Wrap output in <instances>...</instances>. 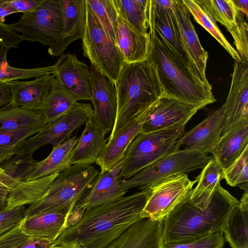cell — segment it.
Segmentation results:
<instances>
[{
    "instance_id": "obj_40",
    "label": "cell",
    "mask_w": 248,
    "mask_h": 248,
    "mask_svg": "<svg viewBox=\"0 0 248 248\" xmlns=\"http://www.w3.org/2000/svg\"><path fill=\"white\" fill-rule=\"evenodd\" d=\"M56 67L54 63L52 65L45 67L21 68L12 67L7 62L0 66V82H9L54 74Z\"/></svg>"
},
{
    "instance_id": "obj_31",
    "label": "cell",
    "mask_w": 248,
    "mask_h": 248,
    "mask_svg": "<svg viewBox=\"0 0 248 248\" xmlns=\"http://www.w3.org/2000/svg\"><path fill=\"white\" fill-rule=\"evenodd\" d=\"M78 103L72 94L55 78L49 93L38 109L45 123L50 124L62 117Z\"/></svg>"
},
{
    "instance_id": "obj_45",
    "label": "cell",
    "mask_w": 248,
    "mask_h": 248,
    "mask_svg": "<svg viewBox=\"0 0 248 248\" xmlns=\"http://www.w3.org/2000/svg\"><path fill=\"white\" fill-rule=\"evenodd\" d=\"M22 41L20 35L9 28L6 24L0 21V45L9 49L18 47Z\"/></svg>"
},
{
    "instance_id": "obj_32",
    "label": "cell",
    "mask_w": 248,
    "mask_h": 248,
    "mask_svg": "<svg viewBox=\"0 0 248 248\" xmlns=\"http://www.w3.org/2000/svg\"><path fill=\"white\" fill-rule=\"evenodd\" d=\"M224 179V170L212 156L197 176V184L190 193V199L196 206L203 209L209 204L218 184Z\"/></svg>"
},
{
    "instance_id": "obj_42",
    "label": "cell",
    "mask_w": 248,
    "mask_h": 248,
    "mask_svg": "<svg viewBox=\"0 0 248 248\" xmlns=\"http://www.w3.org/2000/svg\"><path fill=\"white\" fill-rule=\"evenodd\" d=\"M225 242L223 232H217L187 241L163 244L162 248H223Z\"/></svg>"
},
{
    "instance_id": "obj_13",
    "label": "cell",
    "mask_w": 248,
    "mask_h": 248,
    "mask_svg": "<svg viewBox=\"0 0 248 248\" xmlns=\"http://www.w3.org/2000/svg\"><path fill=\"white\" fill-rule=\"evenodd\" d=\"M173 11L192 71L195 76L206 87L212 90V86L205 74L208 54L200 43L190 20V12L182 0H173Z\"/></svg>"
},
{
    "instance_id": "obj_10",
    "label": "cell",
    "mask_w": 248,
    "mask_h": 248,
    "mask_svg": "<svg viewBox=\"0 0 248 248\" xmlns=\"http://www.w3.org/2000/svg\"><path fill=\"white\" fill-rule=\"evenodd\" d=\"M93 115V109L90 104L78 102L65 115L45 124L38 132L18 144L14 151L15 155H32L46 144H51L54 147L61 144Z\"/></svg>"
},
{
    "instance_id": "obj_53",
    "label": "cell",
    "mask_w": 248,
    "mask_h": 248,
    "mask_svg": "<svg viewBox=\"0 0 248 248\" xmlns=\"http://www.w3.org/2000/svg\"><path fill=\"white\" fill-rule=\"evenodd\" d=\"M1 170V167H0V170Z\"/></svg>"
},
{
    "instance_id": "obj_51",
    "label": "cell",
    "mask_w": 248,
    "mask_h": 248,
    "mask_svg": "<svg viewBox=\"0 0 248 248\" xmlns=\"http://www.w3.org/2000/svg\"><path fill=\"white\" fill-rule=\"evenodd\" d=\"M8 50L0 45V66L8 62L7 54Z\"/></svg>"
},
{
    "instance_id": "obj_28",
    "label": "cell",
    "mask_w": 248,
    "mask_h": 248,
    "mask_svg": "<svg viewBox=\"0 0 248 248\" xmlns=\"http://www.w3.org/2000/svg\"><path fill=\"white\" fill-rule=\"evenodd\" d=\"M141 124L137 115L119 134L107 141L95 162L100 167L101 174L108 171L122 160L130 143L141 132Z\"/></svg>"
},
{
    "instance_id": "obj_21",
    "label": "cell",
    "mask_w": 248,
    "mask_h": 248,
    "mask_svg": "<svg viewBox=\"0 0 248 248\" xmlns=\"http://www.w3.org/2000/svg\"><path fill=\"white\" fill-rule=\"evenodd\" d=\"M62 28L57 43L48 48L52 57L61 56L73 42L81 39L86 23V0H61Z\"/></svg>"
},
{
    "instance_id": "obj_39",
    "label": "cell",
    "mask_w": 248,
    "mask_h": 248,
    "mask_svg": "<svg viewBox=\"0 0 248 248\" xmlns=\"http://www.w3.org/2000/svg\"><path fill=\"white\" fill-rule=\"evenodd\" d=\"M104 29L115 42L118 14L113 0H86Z\"/></svg>"
},
{
    "instance_id": "obj_47",
    "label": "cell",
    "mask_w": 248,
    "mask_h": 248,
    "mask_svg": "<svg viewBox=\"0 0 248 248\" xmlns=\"http://www.w3.org/2000/svg\"><path fill=\"white\" fill-rule=\"evenodd\" d=\"M52 244L47 240L29 237L16 248H51Z\"/></svg>"
},
{
    "instance_id": "obj_27",
    "label": "cell",
    "mask_w": 248,
    "mask_h": 248,
    "mask_svg": "<svg viewBox=\"0 0 248 248\" xmlns=\"http://www.w3.org/2000/svg\"><path fill=\"white\" fill-rule=\"evenodd\" d=\"M248 147V118L232 126L221 137L213 156L224 170L232 165Z\"/></svg>"
},
{
    "instance_id": "obj_34",
    "label": "cell",
    "mask_w": 248,
    "mask_h": 248,
    "mask_svg": "<svg viewBox=\"0 0 248 248\" xmlns=\"http://www.w3.org/2000/svg\"><path fill=\"white\" fill-rule=\"evenodd\" d=\"M195 20L213 36L236 62L242 59L236 51L219 29L205 5L203 0H182Z\"/></svg>"
},
{
    "instance_id": "obj_52",
    "label": "cell",
    "mask_w": 248,
    "mask_h": 248,
    "mask_svg": "<svg viewBox=\"0 0 248 248\" xmlns=\"http://www.w3.org/2000/svg\"><path fill=\"white\" fill-rule=\"evenodd\" d=\"M75 244L72 243L61 242L53 243L51 248H74Z\"/></svg>"
},
{
    "instance_id": "obj_5",
    "label": "cell",
    "mask_w": 248,
    "mask_h": 248,
    "mask_svg": "<svg viewBox=\"0 0 248 248\" xmlns=\"http://www.w3.org/2000/svg\"><path fill=\"white\" fill-rule=\"evenodd\" d=\"M100 173L91 165L76 164L66 167L59 172L45 196L27 208L25 217L58 212L66 214L69 217Z\"/></svg>"
},
{
    "instance_id": "obj_48",
    "label": "cell",
    "mask_w": 248,
    "mask_h": 248,
    "mask_svg": "<svg viewBox=\"0 0 248 248\" xmlns=\"http://www.w3.org/2000/svg\"><path fill=\"white\" fill-rule=\"evenodd\" d=\"M10 86L8 82H0V109L11 102Z\"/></svg>"
},
{
    "instance_id": "obj_29",
    "label": "cell",
    "mask_w": 248,
    "mask_h": 248,
    "mask_svg": "<svg viewBox=\"0 0 248 248\" xmlns=\"http://www.w3.org/2000/svg\"><path fill=\"white\" fill-rule=\"evenodd\" d=\"M59 172L34 180L17 182L8 194L4 209L10 210L36 202L45 196Z\"/></svg>"
},
{
    "instance_id": "obj_17",
    "label": "cell",
    "mask_w": 248,
    "mask_h": 248,
    "mask_svg": "<svg viewBox=\"0 0 248 248\" xmlns=\"http://www.w3.org/2000/svg\"><path fill=\"white\" fill-rule=\"evenodd\" d=\"M221 136L240 120L248 118V62L235 61L230 91L224 104Z\"/></svg>"
},
{
    "instance_id": "obj_16",
    "label": "cell",
    "mask_w": 248,
    "mask_h": 248,
    "mask_svg": "<svg viewBox=\"0 0 248 248\" xmlns=\"http://www.w3.org/2000/svg\"><path fill=\"white\" fill-rule=\"evenodd\" d=\"M214 19L232 35L242 60L248 62V26L232 0H203Z\"/></svg>"
},
{
    "instance_id": "obj_50",
    "label": "cell",
    "mask_w": 248,
    "mask_h": 248,
    "mask_svg": "<svg viewBox=\"0 0 248 248\" xmlns=\"http://www.w3.org/2000/svg\"><path fill=\"white\" fill-rule=\"evenodd\" d=\"M237 8L248 17V0H232Z\"/></svg>"
},
{
    "instance_id": "obj_33",
    "label": "cell",
    "mask_w": 248,
    "mask_h": 248,
    "mask_svg": "<svg viewBox=\"0 0 248 248\" xmlns=\"http://www.w3.org/2000/svg\"><path fill=\"white\" fill-rule=\"evenodd\" d=\"M222 232L231 248H248V192L231 212Z\"/></svg>"
},
{
    "instance_id": "obj_8",
    "label": "cell",
    "mask_w": 248,
    "mask_h": 248,
    "mask_svg": "<svg viewBox=\"0 0 248 248\" xmlns=\"http://www.w3.org/2000/svg\"><path fill=\"white\" fill-rule=\"evenodd\" d=\"M212 157L200 151L185 148L164 156L146 167L132 177L122 180V188L129 189L139 187L140 190L149 188L171 175L189 172L202 169Z\"/></svg>"
},
{
    "instance_id": "obj_49",
    "label": "cell",
    "mask_w": 248,
    "mask_h": 248,
    "mask_svg": "<svg viewBox=\"0 0 248 248\" xmlns=\"http://www.w3.org/2000/svg\"><path fill=\"white\" fill-rule=\"evenodd\" d=\"M14 13H16L8 4L7 0H0V21L1 22L4 23L5 17Z\"/></svg>"
},
{
    "instance_id": "obj_11",
    "label": "cell",
    "mask_w": 248,
    "mask_h": 248,
    "mask_svg": "<svg viewBox=\"0 0 248 248\" xmlns=\"http://www.w3.org/2000/svg\"><path fill=\"white\" fill-rule=\"evenodd\" d=\"M197 182V178L191 181L186 173L176 174L157 182L149 188L150 194L140 218L162 220L192 190Z\"/></svg>"
},
{
    "instance_id": "obj_15",
    "label": "cell",
    "mask_w": 248,
    "mask_h": 248,
    "mask_svg": "<svg viewBox=\"0 0 248 248\" xmlns=\"http://www.w3.org/2000/svg\"><path fill=\"white\" fill-rule=\"evenodd\" d=\"M123 159L108 172L100 173L92 187L77 203L69 217L77 222L87 209L123 197L127 192L121 186L120 173Z\"/></svg>"
},
{
    "instance_id": "obj_22",
    "label": "cell",
    "mask_w": 248,
    "mask_h": 248,
    "mask_svg": "<svg viewBox=\"0 0 248 248\" xmlns=\"http://www.w3.org/2000/svg\"><path fill=\"white\" fill-rule=\"evenodd\" d=\"M162 220L140 218L106 248H162Z\"/></svg>"
},
{
    "instance_id": "obj_19",
    "label": "cell",
    "mask_w": 248,
    "mask_h": 248,
    "mask_svg": "<svg viewBox=\"0 0 248 248\" xmlns=\"http://www.w3.org/2000/svg\"><path fill=\"white\" fill-rule=\"evenodd\" d=\"M149 21L153 24L172 51L193 73L174 15L173 0H150Z\"/></svg>"
},
{
    "instance_id": "obj_1",
    "label": "cell",
    "mask_w": 248,
    "mask_h": 248,
    "mask_svg": "<svg viewBox=\"0 0 248 248\" xmlns=\"http://www.w3.org/2000/svg\"><path fill=\"white\" fill-rule=\"evenodd\" d=\"M150 192V188L143 189L86 210L53 243L64 242L81 248H106L141 218Z\"/></svg>"
},
{
    "instance_id": "obj_14",
    "label": "cell",
    "mask_w": 248,
    "mask_h": 248,
    "mask_svg": "<svg viewBox=\"0 0 248 248\" xmlns=\"http://www.w3.org/2000/svg\"><path fill=\"white\" fill-rule=\"evenodd\" d=\"M90 72L93 118L106 135L112 132L116 121L118 105L116 89L114 85L92 65Z\"/></svg>"
},
{
    "instance_id": "obj_3",
    "label": "cell",
    "mask_w": 248,
    "mask_h": 248,
    "mask_svg": "<svg viewBox=\"0 0 248 248\" xmlns=\"http://www.w3.org/2000/svg\"><path fill=\"white\" fill-rule=\"evenodd\" d=\"M150 46L148 59L154 66L164 96L203 108L216 101L206 87L172 51L149 21Z\"/></svg>"
},
{
    "instance_id": "obj_36",
    "label": "cell",
    "mask_w": 248,
    "mask_h": 248,
    "mask_svg": "<svg viewBox=\"0 0 248 248\" xmlns=\"http://www.w3.org/2000/svg\"><path fill=\"white\" fill-rule=\"evenodd\" d=\"M44 121L38 110H31L10 104L0 109V131L14 130Z\"/></svg>"
},
{
    "instance_id": "obj_41",
    "label": "cell",
    "mask_w": 248,
    "mask_h": 248,
    "mask_svg": "<svg viewBox=\"0 0 248 248\" xmlns=\"http://www.w3.org/2000/svg\"><path fill=\"white\" fill-rule=\"evenodd\" d=\"M224 179L231 186H239L248 192V147L237 159L224 170Z\"/></svg>"
},
{
    "instance_id": "obj_23",
    "label": "cell",
    "mask_w": 248,
    "mask_h": 248,
    "mask_svg": "<svg viewBox=\"0 0 248 248\" xmlns=\"http://www.w3.org/2000/svg\"><path fill=\"white\" fill-rule=\"evenodd\" d=\"M54 74L46 75L29 81L8 82L12 100L9 104L31 110H38L47 96Z\"/></svg>"
},
{
    "instance_id": "obj_26",
    "label": "cell",
    "mask_w": 248,
    "mask_h": 248,
    "mask_svg": "<svg viewBox=\"0 0 248 248\" xmlns=\"http://www.w3.org/2000/svg\"><path fill=\"white\" fill-rule=\"evenodd\" d=\"M68 217L66 214L62 212H45L24 217L20 227L29 237L45 239L53 243L66 228Z\"/></svg>"
},
{
    "instance_id": "obj_46",
    "label": "cell",
    "mask_w": 248,
    "mask_h": 248,
    "mask_svg": "<svg viewBox=\"0 0 248 248\" xmlns=\"http://www.w3.org/2000/svg\"><path fill=\"white\" fill-rule=\"evenodd\" d=\"M43 0H7L10 6L15 13H27L35 9Z\"/></svg>"
},
{
    "instance_id": "obj_6",
    "label": "cell",
    "mask_w": 248,
    "mask_h": 248,
    "mask_svg": "<svg viewBox=\"0 0 248 248\" xmlns=\"http://www.w3.org/2000/svg\"><path fill=\"white\" fill-rule=\"evenodd\" d=\"M185 125L159 131L139 133L131 141L123 158L121 180L128 179L164 156L179 150L178 141Z\"/></svg>"
},
{
    "instance_id": "obj_12",
    "label": "cell",
    "mask_w": 248,
    "mask_h": 248,
    "mask_svg": "<svg viewBox=\"0 0 248 248\" xmlns=\"http://www.w3.org/2000/svg\"><path fill=\"white\" fill-rule=\"evenodd\" d=\"M202 108L172 97L162 96L138 115L141 123L140 133H148L186 125Z\"/></svg>"
},
{
    "instance_id": "obj_38",
    "label": "cell",
    "mask_w": 248,
    "mask_h": 248,
    "mask_svg": "<svg viewBox=\"0 0 248 248\" xmlns=\"http://www.w3.org/2000/svg\"><path fill=\"white\" fill-rule=\"evenodd\" d=\"M46 124L44 121L14 130L0 131V168L15 156L17 145L38 132Z\"/></svg>"
},
{
    "instance_id": "obj_20",
    "label": "cell",
    "mask_w": 248,
    "mask_h": 248,
    "mask_svg": "<svg viewBox=\"0 0 248 248\" xmlns=\"http://www.w3.org/2000/svg\"><path fill=\"white\" fill-rule=\"evenodd\" d=\"M224 120V113L221 107L185 133L179 140L180 146H185L186 148L213 155L220 141Z\"/></svg>"
},
{
    "instance_id": "obj_7",
    "label": "cell",
    "mask_w": 248,
    "mask_h": 248,
    "mask_svg": "<svg viewBox=\"0 0 248 248\" xmlns=\"http://www.w3.org/2000/svg\"><path fill=\"white\" fill-rule=\"evenodd\" d=\"M86 2V23L81 38L83 55L92 65L114 85L124 61L115 42Z\"/></svg>"
},
{
    "instance_id": "obj_9",
    "label": "cell",
    "mask_w": 248,
    "mask_h": 248,
    "mask_svg": "<svg viewBox=\"0 0 248 248\" xmlns=\"http://www.w3.org/2000/svg\"><path fill=\"white\" fill-rule=\"evenodd\" d=\"M6 25L19 32L22 41L36 42L51 48L62 31L61 0H43L35 9L23 13L18 21Z\"/></svg>"
},
{
    "instance_id": "obj_24",
    "label": "cell",
    "mask_w": 248,
    "mask_h": 248,
    "mask_svg": "<svg viewBox=\"0 0 248 248\" xmlns=\"http://www.w3.org/2000/svg\"><path fill=\"white\" fill-rule=\"evenodd\" d=\"M115 43L126 62H139L148 58L150 46L149 33L140 32L119 16Z\"/></svg>"
},
{
    "instance_id": "obj_2",
    "label": "cell",
    "mask_w": 248,
    "mask_h": 248,
    "mask_svg": "<svg viewBox=\"0 0 248 248\" xmlns=\"http://www.w3.org/2000/svg\"><path fill=\"white\" fill-rule=\"evenodd\" d=\"M191 191L162 219V245L222 232L231 212L239 203L220 183L203 209L191 201Z\"/></svg>"
},
{
    "instance_id": "obj_44",
    "label": "cell",
    "mask_w": 248,
    "mask_h": 248,
    "mask_svg": "<svg viewBox=\"0 0 248 248\" xmlns=\"http://www.w3.org/2000/svg\"><path fill=\"white\" fill-rule=\"evenodd\" d=\"M20 223L11 229L0 233V248H16L29 238L22 231Z\"/></svg>"
},
{
    "instance_id": "obj_35",
    "label": "cell",
    "mask_w": 248,
    "mask_h": 248,
    "mask_svg": "<svg viewBox=\"0 0 248 248\" xmlns=\"http://www.w3.org/2000/svg\"><path fill=\"white\" fill-rule=\"evenodd\" d=\"M119 16L140 32L148 34L150 0H113Z\"/></svg>"
},
{
    "instance_id": "obj_4",
    "label": "cell",
    "mask_w": 248,
    "mask_h": 248,
    "mask_svg": "<svg viewBox=\"0 0 248 248\" xmlns=\"http://www.w3.org/2000/svg\"><path fill=\"white\" fill-rule=\"evenodd\" d=\"M114 86L117 112L108 141L119 134L140 112L164 96L156 70L148 59L133 63L124 62Z\"/></svg>"
},
{
    "instance_id": "obj_37",
    "label": "cell",
    "mask_w": 248,
    "mask_h": 248,
    "mask_svg": "<svg viewBox=\"0 0 248 248\" xmlns=\"http://www.w3.org/2000/svg\"><path fill=\"white\" fill-rule=\"evenodd\" d=\"M0 170V211L5 208L8 194L17 182L24 179L28 170L26 164L17 157L4 162Z\"/></svg>"
},
{
    "instance_id": "obj_30",
    "label": "cell",
    "mask_w": 248,
    "mask_h": 248,
    "mask_svg": "<svg viewBox=\"0 0 248 248\" xmlns=\"http://www.w3.org/2000/svg\"><path fill=\"white\" fill-rule=\"evenodd\" d=\"M76 135L61 144L53 147L49 155L44 160L36 162L25 180L31 181L60 172L70 166L71 153L78 140Z\"/></svg>"
},
{
    "instance_id": "obj_18",
    "label": "cell",
    "mask_w": 248,
    "mask_h": 248,
    "mask_svg": "<svg viewBox=\"0 0 248 248\" xmlns=\"http://www.w3.org/2000/svg\"><path fill=\"white\" fill-rule=\"evenodd\" d=\"M55 78L77 100H90L92 85L90 68L74 54H62L55 63Z\"/></svg>"
},
{
    "instance_id": "obj_25",
    "label": "cell",
    "mask_w": 248,
    "mask_h": 248,
    "mask_svg": "<svg viewBox=\"0 0 248 248\" xmlns=\"http://www.w3.org/2000/svg\"><path fill=\"white\" fill-rule=\"evenodd\" d=\"M93 116L85 123L81 136L71 153L69 165H91L95 163L108 138Z\"/></svg>"
},
{
    "instance_id": "obj_43",
    "label": "cell",
    "mask_w": 248,
    "mask_h": 248,
    "mask_svg": "<svg viewBox=\"0 0 248 248\" xmlns=\"http://www.w3.org/2000/svg\"><path fill=\"white\" fill-rule=\"evenodd\" d=\"M25 206L0 211V233L5 232L19 224L25 217Z\"/></svg>"
}]
</instances>
